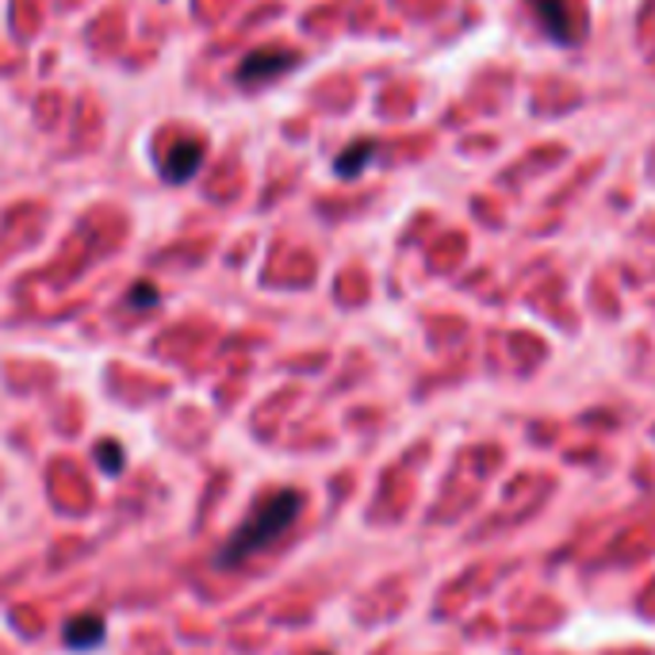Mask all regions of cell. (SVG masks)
<instances>
[{
	"instance_id": "cell-6",
	"label": "cell",
	"mask_w": 655,
	"mask_h": 655,
	"mask_svg": "<svg viewBox=\"0 0 655 655\" xmlns=\"http://www.w3.org/2000/svg\"><path fill=\"white\" fill-rule=\"evenodd\" d=\"M368 161H372V142H357L337 158V173L350 181V176H361V169L368 165Z\"/></svg>"
},
{
	"instance_id": "cell-1",
	"label": "cell",
	"mask_w": 655,
	"mask_h": 655,
	"mask_svg": "<svg viewBox=\"0 0 655 655\" xmlns=\"http://www.w3.org/2000/svg\"><path fill=\"white\" fill-rule=\"evenodd\" d=\"M299 509H303V495L299 491H272V495H265L261 503L249 509L246 522L234 529V537L223 545V552H218V563L223 568H238V563H246L249 556L265 552L269 545H277L280 537L296 525Z\"/></svg>"
},
{
	"instance_id": "cell-3",
	"label": "cell",
	"mask_w": 655,
	"mask_h": 655,
	"mask_svg": "<svg viewBox=\"0 0 655 655\" xmlns=\"http://www.w3.org/2000/svg\"><path fill=\"white\" fill-rule=\"evenodd\" d=\"M200 165H204V142H196V139L176 142L173 150H169V158L161 161V176H165L169 184H184L200 173Z\"/></svg>"
},
{
	"instance_id": "cell-4",
	"label": "cell",
	"mask_w": 655,
	"mask_h": 655,
	"mask_svg": "<svg viewBox=\"0 0 655 655\" xmlns=\"http://www.w3.org/2000/svg\"><path fill=\"white\" fill-rule=\"evenodd\" d=\"M104 641V618L100 613H77L66 625V644L69 648H88V644Z\"/></svg>"
},
{
	"instance_id": "cell-8",
	"label": "cell",
	"mask_w": 655,
	"mask_h": 655,
	"mask_svg": "<svg viewBox=\"0 0 655 655\" xmlns=\"http://www.w3.org/2000/svg\"><path fill=\"white\" fill-rule=\"evenodd\" d=\"M150 299H158V291H150V284H139V291H135V303L146 307Z\"/></svg>"
},
{
	"instance_id": "cell-5",
	"label": "cell",
	"mask_w": 655,
	"mask_h": 655,
	"mask_svg": "<svg viewBox=\"0 0 655 655\" xmlns=\"http://www.w3.org/2000/svg\"><path fill=\"white\" fill-rule=\"evenodd\" d=\"M529 8L545 20V28L552 39H560V43H571V39H576L568 31V4H563V0H529Z\"/></svg>"
},
{
	"instance_id": "cell-7",
	"label": "cell",
	"mask_w": 655,
	"mask_h": 655,
	"mask_svg": "<svg viewBox=\"0 0 655 655\" xmlns=\"http://www.w3.org/2000/svg\"><path fill=\"white\" fill-rule=\"evenodd\" d=\"M96 457H100V460H104V472H116V468H119V452H116V449H111V444H108V441H104V444H100V449H96Z\"/></svg>"
},
{
	"instance_id": "cell-2",
	"label": "cell",
	"mask_w": 655,
	"mask_h": 655,
	"mask_svg": "<svg viewBox=\"0 0 655 655\" xmlns=\"http://www.w3.org/2000/svg\"><path fill=\"white\" fill-rule=\"evenodd\" d=\"M299 66V54L288 51V46H257V51H249L246 58H241L238 73H234V80H238L241 88H261L269 85V80L284 77Z\"/></svg>"
}]
</instances>
